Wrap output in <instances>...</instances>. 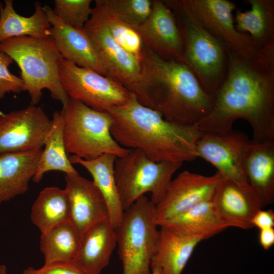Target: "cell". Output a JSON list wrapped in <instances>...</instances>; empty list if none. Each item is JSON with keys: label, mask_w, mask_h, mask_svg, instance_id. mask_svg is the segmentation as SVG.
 <instances>
[{"label": "cell", "mask_w": 274, "mask_h": 274, "mask_svg": "<svg viewBox=\"0 0 274 274\" xmlns=\"http://www.w3.org/2000/svg\"><path fill=\"white\" fill-rule=\"evenodd\" d=\"M226 52L225 80L196 125L201 132L226 133L242 118L252 127L253 141L274 140V41L246 54Z\"/></svg>", "instance_id": "cell-1"}, {"label": "cell", "mask_w": 274, "mask_h": 274, "mask_svg": "<svg viewBox=\"0 0 274 274\" xmlns=\"http://www.w3.org/2000/svg\"><path fill=\"white\" fill-rule=\"evenodd\" d=\"M141 65L134 93L141 104L185 125H196L210 113L213 97L184 62L162 58L146 47Z\"/></svg>", "instance_id": "cell-2"}, {"label": "cell", "mask_w": 274, "mask_h": 274, "mask_svg": "<svg viewBox=\"0 0 274 274\" xmlns=\"http://www.w3.org/2000/svg\"><path fill=\"white\" fill-rule=\"evenodd\" d=\"M107 112L112 119L111 133L122 147L140 150L156 162L183 164L197 158L196 144L202 132L196 125L167 121L141 104L134 94L125 104Z\"/></svg>", "instance_id": "cell-3"}, {"label": "cell", "mask_w": 274, "mask_h": 274, "mask_svg": "<svg viewBox=\"0 0 274 274\" xmlns=\"http://www.w3.org/2000/svg\"><path fill=\"white\" fill-rule=\"evenodd\" d=\"M0 52L11 57L21 71L24 91H27L30 105L41 100L43 90L65 107L70 97L62 88L60 72L63 58L50 37H14L0 43Z\"/></svg>", "instance_id": "cell-4"}, {"label": "cell", "mask_w": 274, "mask_h": 274, "mask_svg": "<svg viewBox=\"0 0 274 274\" xmlns=\"http://www.w3.org/2000/svg\"><path fill=\"white\" fill-rule=\"evenodd\" d=\"M172 10L183 41V62L213 97L226 76L228 56L224 46L206 31L176 0L165 1Z\"/></svg>", "instance_id": "cell-5"}, {"label": "cell", "mask_w": 274, "mask_h": 274, "mask_svg": "<svg viewBox=\"0 0 274 274\" xmlns=\"http://www.w3.org/2000/svg\"><path fill=\"white\" fill-rule=\"evenodd\" d=\"M156 206L145 195L124 211L115 228L123 274H152L159 230Z\"/></svg>", "instance_id": "cell-6"}, {"label": "cell", "mask_w": 274, "mask_h": 274, "mask_svg": "<svg viewBox=\"0 0 274 274\" xmlns=\"http://www.w3.org/2000/svg\"><path fill=\"white\" fill-rule=\"evenodd\" d=\"M60 112L64 118V140L67 154L91 160L106 153L121 157L129 152L112 136V119L109 112L95 110L70 97Z\"/></svg>", "instance_id": "cell-7"}, {"label": "cell", "mask_w": 274, "mask_h": 274, "mask_svg": "<svg viewBox=\"0 0 274 274\" xmlns=\"http://www.w3.org/2000/svg\"><path fill=\"white\" fill-rule=\"evenodd\" d=\"M182 165L180 163L153 161L139 149H129L125 156L117 157L115 177L123 211L148 192L151 194L150 200L156 205Z\"/></svg>", "instance_id": "cell-8"}, {"label": "cell", "mask_w": 274, "mask_h": 274, "mask_svg": "<svg viewBox=\"0 0 274 274\" xmlns=\"http://www.w3.org/2000/svg\"><path fill=\"white\" fill-rule=\"evenodd\" d=\"M61 86L68 96L99 111L122 105L133 95L112 78L63 59L60 72Z\"/></svg>", "instance_id": "cell-9"}, {"label": "cell", "mask_w": 274, "mask_h": 274, "mask_svg": "<svg viewBox=\"0 0 274 274\" xmlns=\"http://www.w3.org/2000/svg\"><path fill=\"white\" fill-rule=\"evenodd\" d=\"M226 51L246 54L257 47L251 37L238 31L234 25L232 12L235 4L228 0H176Z\"/></svg>", "instance_id": "cell-10"}, {"label": "cell", "mask_w": 274, "mask_h": 274, "mask_svg": "<svg viewBox=\"0 0 274 274\" xmlns=\"http://www.w3.org/2000/svg\"><path fill=\"white\" fill-rule=\"evenodd\" d=\"M51 125L52 119L39 106L0 112V154L42 149Z\"/></svg>", "instance_id": "cell-11"}, {"label": "cell", "mask_w": 274, "mask_h": 274, "mask_svg": "<svg viewBox=\"0 0 274 274\" xmlns=\"http://www.w3.org/2000/svg\"><path fill=\"white\" fill-rule=\"evenodd\" d=\"M83 28L94 46L106 76L134 94L141 77V62L115 41L105 24L92 11Z\"/></svg>", "instance_id": "cell-12"}, {"label": "cell", "mask_w": 274, "mask_h": 274, "mask_svg": "<svg viewBox=\"0 0 274 274\" xmlns=\"http://www.w3.org/2000/svg\"><path fill=\"white\" fill-rule=\"evenodd\" d=\"M250 141L239 130L226 133L202 132L196 144L197 157L212 164L222 178L240 185L248 184L243 162Z\"/></svg>", "instance_id": "cell-13"}, {"label": "cell", "mask_w": 274, "mask_h": 274, "mask_svg": "<svg viewBox=\"0 0 274 274\" xmlns=\"http://www.w3.org/2000/svg\"><path fill=\"white\" fill-rule=\"evenodd\" d=\"M221 175L206 176L184 170L170 181L155 205L157 223L167 220L203 201L211 200Z\"/></svg>", "instance_id": "cell-14"}, {"label": "cell", "mask_w": 274, "mask_h": 274, "mask_svg": "<svg viewBox=\"0 0 274 274\" xmlns=\"http://www.w3.org/2000/svg\"><path fill=\"white\" fill-rule=\"evenodd\" d=\"M133 28L146 48L162 58L183 62L182 35L172 10L164 1H153L149 17Z\"/></svg>", "instance_id": "cell-15"}, {"label": "cell", "mask_w": 274, "mask_h": 274, "mask_svg": "<svg viewBox=\"0 0 274 274\" xmlns=\"http://www.w3.org/2000/svg\"><path fill=\"white\" fill-rule=\"evenodd\" d=\"M211 201L219 219L228 227H253L252 220L262 207L249 184L240 185L222 178L219 180Z\"/></svg>", "instance_id": "cell-16"}, {"label": "cell", "mask_w": 274, "mask_h": 274, "mask_svg": "<svg viewBox=\"0 0 274 274\" xmlns=\"http://www.w3.org/2000/svg\"><path fill=\"white\" fill-rule=\"evenodd\" d=\"M65 190L70 206V221L80 237L96 223L109 219L106 201L93 181L79 174H65Z\"/></svg>", "instance_id": "cell-17"}, {"label": "cell", "mask_w": 274, "mask_h": 274, "mask_svg": "<svg viewBox=\"0 0 274 274\" xmlns=\"http://www.w3.org/2000/svg\"><path fill=\"white\" fill-rule=\"evenodd\" d=\"M43 8L51 25L50 37L63 58L78 66L91 69L106 76L101 60L84 28H75L65 23L47 5H44Z\"/></svg>", "instance_id": "cell-18"}, {"label": "cell", "mask_w": 274, "mask_h": 274, "mask_svg": "<svg viewBox=\"0 0 274 274\" xmlns=\"http://www.w3.org/2000/svg\"><path fill=\"white\" fill-rule=\"evenodd\" d=\"M243 166L248 183L262 207L274 201V140L250 141L243 158Z\"/></svg>", "instance_id": "cell-19"}, {"label": "cell", "mask_w": 274, "mask_h": 274, "mask_svg": "<svg viewBox=\"0 0 274 274\" xmlns=\"http://www.w3.org/2000/svg\"><path fill=\"white\" fill-rule=\"evenodd\" d=\"M116 246L115 228L109 219L100 221L80 237L72 262L86 274H99L109 264Z\"/></svg>", "instance_id": "cell-20"}, {"label": "cell", "mask_w": 274, "mask_h": 274, "mask_svg": "<svg viewBox=\"0 0 274 274\" xmlns=\"http://www.w3.org/2000/svg\"><path fill=\"white\" fill-rule=\"evenodd\" d=\"M42 150L0 154V204L28 190Z\"/></svg>", "instance_id": "cell-21"}, {"label": "cell", "mask_w": 274, "mask_h": 274, "mask_svg": "<svg viewBox=\"0 0 274 274\" xmlns=\"http://www.w3.org/2000/svg\"><path fill=\"white\" fill-rule=\"evenodd\" d=\"M159 226V237L151 268L158 274H181L195 248L202 240L165 226Z\"/></svg>", "instance_id": "cell-22"}, {"label": "cell", "mask_w": 274, "mask_h": 274, "mask_svg": "<svg viewBox=\"0 0 274 274\" xmlns=\"http://www.w3.org/2000/svg\"><path fill=\"white\" fill-rule=\"evenodd\" d=\"M68 158L72 164L83 166L92 177L93 181L106 201L109 220L115 228L120 222L124 212L115 177L114 165L117 157L106 153L91 160H85L75 155Z\"/></svg>", "instance_id": "cell-23"}, {"label": "cell", "mask_w": 274, "mask_h": 274, "mask_svg": "<svg viewBox=\"0 0 274 274\" xmlns=\"http://www.w3.org/2000/svg\"><path fill=\"white\" fill-rule=\"evenodd\" d=\"M161 225L202 241L228 227L219 219L211 200L202 202L159 224Z\"/></svg>", "instance_id": "cell-24"}, {"label": "cell", "mask_w": 274, "mask_h": 274, "mask_svg": "<svg viewBox=\"0 0 274 274\" xmlns=\"http://www.w3.org/2000/svg\"><path fill=\"white\" fill-rule=\"evenodd\" d=\"M0 3V43L6 39L23 36L36 38L50 37L51 24L41 4L35 3V13L29 17L18 14L13 7V1Z\"/></svg>", "instance_id": "cell-25"}, {"label": "cell", "mask_w": 274, "mask_h": 274, "mask_svg": "<svg viewBox=\"0 0 274 274\" xmlns=\"http://www.w3.org/2000/svg\"><path fill=\"white\" fill-rule=\"evenodd\" d=\"M64 122L61 112L54 111L51 128L32 179L35 183L40 182L45 174L50 171H60L65 174L78 173L67 155L64 140Z\"/></svg>", "instance_id": "cell-26"}, {"label": "cell", "mask_w": 274, "mask_h": 274, "mask_svg": "<svg viewBox=\"0 0 274 274\" xmlns=\"http://www.w3.org/2000/svg\"><path fill=\"white\" fill-rule=\"evenodd\" d=\"M250 10L236 13V29L249 35L256 47L274 41V1L247 0Z\"/></svg>", "instance_id": "cell-27"}, {"label": "cell", "mask_w": 274, "mask_h": 274, "mask_svg": "<svg viewBox=\"0 0 274 274\" xmlns=\"http://www.w3.org/2000/svg\"><path fill=\"white\" fill-rule=\"evenodd\" d=\"M30 219L42 233L70 221L69 199L65 189H43L32 206Z\"/></svg>", "instance_id": "cell-28"}, {"label": "cell", "mask_w": 274, "mask_h": 274, "mask_svg": "<svg viewBox=\"0 0 274 274\" xmlns=\"http://www.w3.org/2000/svg\"><path fill=\"white\" fill-rule=\"evenodd\" d=\"M80 237L70 221L42 233L40 250L45 264L72 261L80 244Z\"/></svg>", "instance_id": "cell-29"}, {"label": "cell", "mask_w": 274, "mask_h": 274, "mask_svg": "<svg viewBox=\"0 0 274 274\" xmlns=\"http://www.w3.org/2000/svg\"><path fill=\"white\" fill-rule=\"evenodd\" d=\"M92 11L102 20L115 41L141 62L146 47L136 30L107 12L96 1Z\"/></svg>", "instance_id": "cell-30"}, {"label": "cell", "mask_w": 274, "mask_h": 274, "mask_svg": "<svg viewBox=\"0 0 274 274\" xmlns=\"http://www.w3.org/2000/svg\"><path fill=\"white\" fill-rule=\"evenodd\" d=\"M107 12L135 27L144 22L152 10L151 0H96Z\"/></svg>", "instance_id": "cell-31"}, {"label": "cell", "mask_w": 274, "mask_h": 274, "mask_svg": "<svg viewBox=\"0 0 274 274\" xmlns=\"http://www.w3.org/2000/svg\"><path fill=\"white\" fill-rule=\"evenodd\" d=\"M91 0H55L54 14L65 23L77 28H83L92 11Z\"/></svg>", "instance_id": "cell-32"}, {"label": "cell", "mask_w": 274, "mask_h": 274, "mask_svg": "<svg viewBox=\"0 0 274 274\" xmlns=\"http://www.w3.org/2000/svg\"><path fill=\"white\" fill-rule=\"evenodd\" d=\"M12 58L0 52V98L7 93H19L24 91V83L22 79L12 74L9 69L13 63Z\"/></svg>", "instance_id": "cell-33"}, {"label": "cell", "mask_w": 274, "mask_h": 274, "mask_svg": "<svg viewBox=\"0 0 274 274\" xmlns=\"http://www.w3.org/2000/svg\"><path fill=\"white\" fill-rule=\"evenodd\" d=\"M22 274H86L72 261L57 262L44 264L39 269L29 267Z\"/></svg>", "instance_id": "cell-34"}, {"label": "cell", "mask_w": 274, "mask_h": 274, "mask_svg": "<svg viewBox=\"0 0 274 274\" xmlns=\"http://www.w3.org/2000/svg\"><path fill=\"white\" fill-rule=\"evenodd\" d=\"M253 227L259 230L273 228L274 213L272 210H259L254 216L252 220Z\"/></svg>", "instance_id": "cell-35"}, {"label": "cell", "mask_w": 274, "mask_h": 274, "mask_svg": "<svg viewBox=\"0 0 274 274\" xmlns=\"http://www.w3.org/2000/svg\"><path fill=\"white\" fill-rule=\"evenodd\" d=\"M259 230L260 244L264 250H268L274 244V229L268 228Z\"/></svg>", "instance_id": "cell-36"}, {"label": "cell", "mask_w": 274, "mask_h": 274, "mask_svg": "<svg viewBox=\"0 0 274 274\" xmlns=\"http://www.w3.org/2000/svg\"><path fill=\"white\" fill-rule=\"evenodd\" d=\"M0 274H7V267L4 264L0 265Z\"/></svg>", "instance_id": "cell-37"}, {"label": "cell", "mask_w": 274, "mask_h": 274, "mask_svg": "<svg viewBox=\"0 0 274 274\" xmlns=\"http://www.w3.org/2000/svg\"><path fill=\"white\" fill-rule=\"evenodd\" d=\"M152 274H158V272L155 269H152Z\"/></svg>", "instance_id": "cell-38"}]
</instances>
